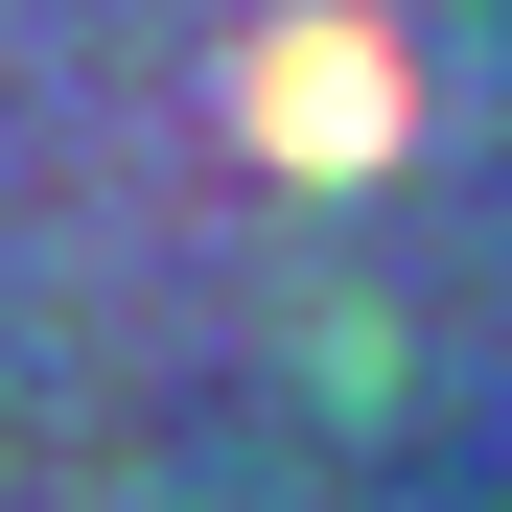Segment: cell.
<instances>
[{"label": "cell", "mask_w": 512, "mask_h": 512, "mask_svg": "<svg viewBox=\"0 0 512 512\" xmlns=\"http://www.w3.org/2000/svg\"><path fill=\"white\" fill-rule=\"evenodd\" d=\"M233 140L280 163V187H396V140H419V47L373 24V0H280V24L233 47Z\"/></svg>", "instance_id": "6da1fadb"}]
</instances>
